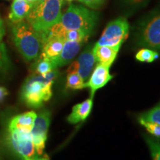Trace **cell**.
<instances>
[{
	"label": "cell",
	"mask_w": 160,
	"mask_h": 160,
	"mask_svg": "<svg viewBox=\"0 0 160 160\" xmlns=\"http://www.w3.org/2000/svg\"><path fill=\"white\" fill-rule=\"evenodd\" d=\"M66 1H68V2H71L73 1V0H66Z\"/></svg>",
	"instance_id": "33"
},
{
	"label": "cell",
	"mask_w": 160,
	"mask_h": 160,
	"mask_svg": "<svg viewBox=\"0 0 160 160\" xmlns=\"http://www.w3.org/2000/svg\"><path fill=\"white\" fill-rule=\"evenodd\" d=\"M5 26H4L2 19L1 17H0V45H1L2 44H3L2 39L4 36H5Z\"/></svg>",
	"instance_id": "28"
},
{
	"label": "cell",
	"mask_w": 160,
	"mask_h": 160,
	"mask_svg": "<svg viewBox=\"0 0 160 160\" xmlns=\"http://www.w3.org/2000/svg\"><path fill=\"white\" fill-rule=\"evenodd\" d=\"M62 5L58 0H46L32 8L26 21L38 33L47 31L60 21Z\"/></svg>",
	"instance_id": "3"
},
{
	"label": "cell",
	"mask_w": 160,
	"mask_h": 160,
	"mask_svg": "<svg viewBox=\"0 0 160 160\" xmlns=\"http://www.w3.org/2000/svg\"><path fill=\"white\" fill-rule=\"evenodd\" d=\"M58 1H59L60 2H62V3H64V1H65V0H58Z\"/></svg>",
	"instance_id": "32"
},
{
	"label": "cell",
	"mask_w": 160,
	"mask_h": 160,
	"mask_svg": "<svg viewBox=\"0 0 160 160\" xmlns=\"http://www.w3.org/2000/svg\"><path fill=\"white\" fill-rule=\"evenodd\" d=\"M34 160H50V158L48 155H44V156H40V157H37Z\"/></svg>",
	"instance_id": "29"
},
{
	"label": "cell",
	"mask_w": 160,
	"mask_h": 160,
	"mask_svg": "<svg viewBox=\"0 0 160 160\" xmlns=\"http://www.w3.org/2000/svg\"><path fill=\"white\" fill-rule=\"evenodd\" d=\"M8 141L13 152L22 160H34L38 157L31 133L8 131Z\"/></svg>",
	"instance_id": "7"
},
{
	"label": "cell",
	"mask_w": 160,
	"mask_h": 160,
	"mask_svg": "<svg viewBox=\"0 0 160 160\" xmlns=\"http://www.w3.org/2000/svg\"><path fill=\"white\" fill-rule=\"evenodd\" d=\"M85 88V82L84 81L77 72H68L67 76L65 88L69 90H82Z\"/></svg>",
	"instance_id": "18"
},
{
	"label": "cell",
	"mask_w": 160,
	"mask_h": 160,
	"mask_svg": "<svg viewBox=\"0 0 160 160\" xmlns=\"http://www.w3.org/2000/svg\"><path fill=\"white\" fill-rule=\"evenodd\" d=\"M27 1H28V2H29L30 3L33 4V5H34L36 2H37V0H27Z\"/></svg>",
	"instance_id": "31"
},
{
	"label": "cell",
	"mask_w": 160,
	"mask_h": 160,
	"mask_svg": "<svg viewBox=\"0 0 160 160\" xmlns=\"http://www.w3.org/2000/svg\"><path fill=\"white\" fill-rule=\"evenodd\" d=\"M135 37L139 46L160 51V9L152 12L140 22Z\"/></svg>",
	"instance_id": "5"
},
{
	"label": "cell",
	"mask_w": 160,
	"mask_h": 160,
	"mask_svg": "<svg viewBox=\"0 0 160 160\" xmlns=\"http://www.w3.org/2000/svg\"><path fill=\"white\" fill-rule=\"evenodd\" d=\"M93 45H90L82 51L76 61H73L70 65L68 72H77L84 81H88L91 76L94 66L97 64L93 54Z\"/></svg>",
	"instance_id": "9"
},
{
	"label": "cell",
	"mask_w": 160,
	"mask_h": 160,
	"mask_svg": "<svg viewBox=\"0 0 160 160\" xmlns=\"http://www.w3.org/2000/svg\"><path fill=\"white\" fill-rule=\"evenodd\" d=\"M121 46H107L96 45L93 48L96 61L97 63L111 68L115 61Z\"/></svg>",
	"instance_id": "13"
},
{
	"label": "cell",
	"mask_w": 160,
	"mask_h": 160,
	"mask_svg": "<svg viewBox=\"0 0 160 160\" xmlns=\"http://www.w3.org/2000/svg\"><path fill=\"white\" fill-rule=\"evenodd\" d=\"M45 1H46V0H37V2H36L34 5H33V8L37 7V6L40 5V4H41V3L44 2H45Z\"/></svg>",
	"instance_id": "30"
},
{
	"label": "cell",
	"mask_w": 160,
	"mask_h": 160,
	"mask_svg": "<svg viewBox=\"0 0 160 160\" xmlns=\"http://www.w3.org/2000/svg\"><path fill=\"white\" fill-rule=\"evenodd\" d=\"M159 57V53L155 50H152L147 48L139 50L136 54V59L142 62L151 63L154 62Z\"/></svg>",
	"instance_id": "20"
},
{
	"label": "cell",
	"mask_w": 160,
	"mask_h": 160,
	"mask_svg": "<svg viewBox=\"0 0 160 160\" xmlns=\"http://www.w3.org/2000/svg\"><path fill=\"white\" fill-rule=\"evenodd\" d=\"M89 36L79 30H66L64 34V39L65 41L84 42L87 41Z\"/></svg>",
	"instance_id": "22"
},
{
	"label": "cell",
	"mask_w": 160,
	"mask_h": 160,
	"mask_svg": "<svg viewBox=\"0 0 160 160\" xmlns=\"http://www.w3.org/2000/svg\"><path fill=\"white\" fill-rule=\"evenodd\" d=\"M98 21V14L82 5H71L59 23L66 30H79L90 37Z\"/></svg>",
	"instance_id": "4"
},
{
	"label": "cell",
	"mask_w": 160,
	"mask_h": 160,
	"mask_svg": "<svg viewBox=\"0 0 160 160\" xmlns=\"http://www.w3.org/2000/svg\"><path fill=\"white\" fill-rule=\"evenodd\" d=\"M139 123L149 132L151 134L157 139H160V125L154 122L139 120Z\"/></svg>",
	"instance_id": "24"
},
{
	"label": "cell",
	"mask_w": 160,
	"mask_h": 160,
	"mask_svg": "<svg viewBox=\"0 0 160 160\" xmlns=\"http://www.w3.org/2000/svg\"><path fill=\"white\" fill-rule=\"evenodd\" d=\"M84 42L65 41L63 48L58 58L53 62L56 68L71 63L81 49Z\"/></svg>",
	"instance_id": "11"
},
{
	"label": "cell",
	"mask_w": 160,
	"mask_h": 160,
	"mask_svg": "<svg viewBox=\"0 0 160 160\" xmlns=\"http://www.w3.org/2000/svg\"><path fill=\"white\" fill-rule=\"evenodd\" d=\"M129 29V23L125 18L119 17L113 20L108 24L95 45L121 46L128 36Z\"/></svg>",
	"instance_id": "6"
},
{
	"label": "cell",
	"mask_w": 160,
	"mask_h": 160,
	"mask_svg": "<svg viewBox=\"0 0 160 160\" xmlns=\"http://www.w3.org/2000/svg\"><path fill=\"white\" fill-rule=\"evenodd\" d=\"M12 33L16 47L26 62L39 58L42 49V41L39 33L27 21L13 23Z\"/></svg>",
	"instance_id": "2"
},
{
	"label": "cell",
	"mask_w": 160,
	"mask_h": 160,
	"mask_svg": "<svg viewBox=\"0 0 160 160\" xmlns=\"http://www.w3.org/2000/svg\"><path fill=\"white\" fill-rule=\"evenodd\" d=\"M8 95V89L3 86H0V103L2 102Z\"/></svg>",
	"instance_id": "26"
},
{
	"label": "cell",
	"mask_w": 160,
	"mask_h": 160,
	"mask_svg": "<svg viewBox=\"0 0 160 160\" xmlns=\"http://www.w3.org/2000/svg\"><path fill=\"white\" fill-rule=\"evenodd\" d=\"M113 77L110 73V67L98 63L92 71L88 82H85V88L91 90V97L93 98L96 92L107 85Z\"/></svg>",
	"instance_id": "10"
},
{
	"label": "cell",
	"mask_w": 160,
	"mask_h": 160,
	"mask_svg": "<svg viewBox=\"0 0 160 160\" xmlns=\"http://www.w3.org/2000/svg\"><path fill=\"white\" fill-rule=\"evenodd\" d=\"M33 69L36 73L40 75H45L48 73L49 72L53 71L56 68L54 64L51 60H49L45 58L39 57V59L33 65Z\"/></svg>",
	"instance_id": "19"
},
{
	"label": "cell",
	"mask_w": 160,
	"mask_h": 160,
	"mask_svg": "<svg viewBox=\"0 0 160 160\" xmlns=\"http://www.w3.org/2000/svg\"><path fill=\"white\" fill-rule=\"evenodd\" d=\"M148 0H125L126 3H128L130 5L132 6H138L142 5L145 3Z\"/></svg>",
	"instance_id": "27"
},
{
	"label": "cell",
	"mask_w": 160,
	"mask_h": 160,
	"mask_svg": "<svg viewBox=\"0 0 160 160\" xmlns=\"http://www.w3.org/2000/svg\"><path fill=\"white\" fill-rule=\"evenodd\" d=\"M51 123V112L47 110L37 115L31 134L38 157L43 154L48 138V131Z\"/></svg>",
	"instance_id": "8"
},
{
	"label": "cell",
	"mask_w": 160,
	"mask_h": 160,
	"mask_svg": "<svg viewBox=\"0 0 160 160\" xmlns=\"http://www.w3.org/2000/svg\"><path fill=\"white\" fill-rule=\"evenodd\" d=\"M12 63L8 55L5 44L0 45V82L5 80L11 73Z\"/></svg>",
	"instance_id": "17"
},
{
	"label": "cell",
	"mask_w": 160,
	"mask_h": 160,
	"mask_svg": "<svg viewBox=\"0 0 160 160\" xmlns=\"http://www.w3.org/2000/svg\"><path fill=\"white\" fill-rule=\"evenodd\" d=\"M78 1L83 3L84 5L88 6L90 8L97 9L103 5L105 0H78Z\"/></svg>",
	"instance_id": "25"
},
{
	"label": "cell",
	"mask_w": 160,
	"mask_h": 160,
	"mask_svg": "<svg viewBox=\"0 0 160 160\" xmlns=\"http://www.w3.org/2000/svg\"><path fill=\"white\" fill-rule=\"evenodd\" d=\"M37 115L36 112L31 111L16 116L10 122L8 131H19L31 133Z\"/></svg>",
	"instance_id": "14"
},
{
	"label": "cell",
	"mask_w": 160,
	"mask_h": 160,
	"mask_svg": "<svg viewBox=\"0 0 160 160\" xmlns=\"http://www.w3.org/2000/svg\"><path fill=\"white\" fill-rule=\"evenodd\" d=\"M139 120L154 122L160 125V102L152 109L142 113L139 117Z\"/></svg>",
	"instance_id": "21"
},
{
	"label": "cell",
	"mask_w": 160,
	"mask_h": 160,
	"mask_svg": "<svg viewBox=\"0 0 160 160\" xmlns=\"http://www.w3.org/2000/svg\"><path fill=\"white\" fill-rule=\"evenodd\" d=\"M59 74L57 69L45 75L33 74L25 80L21 99L28 107L39 108L52 97V86Z\"/></svg>",
	"instance_id": "1"
},
{
	"label": "cell",
	"mask_w": 160,
	"mask_h": 160,
	"mask_svg": "<svg viewBox=\"0 0 160 160\" xmlns=\"http://www.w3.org/2000/svg\"><path fill=\"white\" fill-rule=\"evenodd\" d=\"M33 8V4L27 0H13L9 13V19L12 23H17L26 19Z\"/></svg>",
	"instance_id": "16"
},
{
	"label": "cell",
	"mask_w": 160,
	"mask_h": 160,
	"mask_svg": "<svg viewBox=\"0 0 160 160\" xmlns=\"http://www.w3.org/2000/svg\"><path fill=\"white\" fill-rule=\"evenodd\" d=\"M145 139L148 146L153 160H160V142L145 136Z\"/></svg>",
	"instance_id": "23"
},
{
	"label": "cell",
	"mask_w": 160,
	"mask_h": 160,
	"mask_svg": "<svg viewBox=\"0 0 160 160\" xmlns=\"http://www.w3.org/2000/svg\"><path fill=\"white\" fill-rule=\"evenodd\" d=\"M93 99V98L90 97L82 102L73 106L71 113L67 118L68 122L71 124H77L82 121H85L91 112Z\"/></svg>",
	"instance_id": "15"
},
{
	"label": "cell",
	"mask_w": 160,
	"mask_h": 160,
	"mask_svg": "<svg viewBox=\"0 0 160 160\" xmlns=\"http://www.w3.org/2000/svg\"><path fill=\"white\" fill-rule=\"evenodd\" d=\"M65 42V40L61 37H48L43 41L42 49L39 57L53 62L61 53Z\"/></svg>",
	"instance_id": "12"
}]
</instances>
